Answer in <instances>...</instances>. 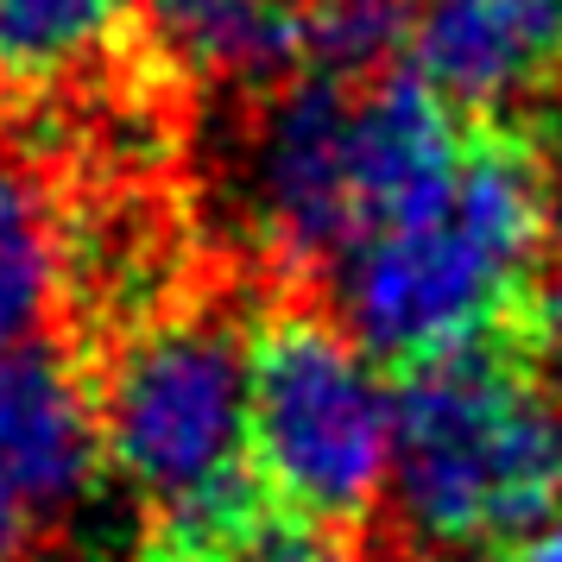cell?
<instances>
[{
	"label": "cell",
	"instance_id": "obj_7",
	"mask_svg": "<svg viewBox=\"0 0 562 562\" xmlns=\"http://www.w3.org/2000/svg\"><path fill=\"white\" fill-rule=\"evenodd\" d=\"M139 20L190 89L259 95L304 70V0H139Z\"/></svg>",
	"mask_w": 562,
	"mask_h": 562
},
{
	"label": "cell",
	"instance_id": "obj_3",
	"mask_svg": "<svg viewBox=\"0 0 562 562\" xmlns=\"http://www.w3.org/2000/svg\"><path fill=\"white\" fill-rule=\"evenodd\" d=\"M284 279L209 254L183 297L77 360L89 380L108 474L139 512L190 506L247 474V355L259 297Z\"/></svg>",
	"mask_w": 562,
	"mask_h": 562
},
{
	"label": "cell",
	"instance_id": "obj_4",
	"mask_svg": "<svg viewBox=\"0 0 562 562\" xmlns=\"http://www.w3.org/2000/svg\"><path fill=\"white\" fill-rule=\"evenodd\" d=\"M316 284H272L247 355V461L297 531L367 543L392 493V385Z\"/></svg>",
	"mask_w": 562,
	"mask_h": 562
},
{
	"label": "cell",
	"instance_id": "obj_9",
	"mask_svg": "<svg viewBox=\"0 0 562 562\" xmlns=\"http://www.w3.org/2000/svg\"><path fill=\"white\" fill-rule=\"evenodd\" d=\"M531 335H537V367H543V385L562 405V259L543 272L531 297Z\"/></svg>",
	"mask_w": 562,
	"mask_h": 562
},
{
	"label": "cell",
	"instance_id": "obj_8",
	"mask_svg": "<svg viewBox=\"0 0 562 562\" xmlns=\"http://www.w3.org/2000/svg\"><path fill=\"white\" fill-rule=\"evenodd\" d=\"M57 341V183L45 158L0 146V360Z\"/></svg>",
	"mask_w": 562,
	"mask_h": 562
},
{
	"label": "cell",
	"instance_id": "obj_1",
	"mask_svg": "<svg viewBox=\"0 0 562 562\" xmlns=\"http://www.w3.org/2000/svg\"><path fill=\"white\" fill-rule=\"evenodd\" d=\"M550 240L557 196L537 121L468 114L449 178L335 272L329 304L360 348L398 373L518 316L550 272Z\"/></svg>",
	"mask_w": 562,
	"mask_h": 562
},
{
	"label": "cell",
	"instance_id": "obj_2",
	"mask_svg": "<svg viewBox=\"0 0 562 562\" xmlns=\"http://www.w3.org/2000/svg\"><path fill=\"white\" fill-rule=\"evenodd\" d=\"M557 512L562 405L537 367L531 304L392 373L385 537L436 557H486Z\"/></svg>",
	"mask_w": 562,
	"mask_h": 562
},
{
	"label": "cell",
	"instance_id": "obj_12",
	"mask_svg": "<svg viewBox=\"0 0 562 562\" xmlns=\"http://www.w3.org/2000/svg\"><path fill=\"white\" fill-rule=\"evenodd\" d=\"M543 133V153H550V196H557V234H562V95L543 114H531Z\"/></svg>",
	"mask_w": 562,
	"mask_h": 562
},
{
	"label": "cell",
	"instance_id": "obj_14",
	"mask_svg": "<svg viewBox=\"0 0 562 562\" xmlns=\"http://www.w3.org/2000/svg\"><path fill=\"white\" fill-rule=\"evenodd\" d=\"M133 562H215V557H190V550H165V543H133Z\"/></svg>",
	"mask_w": 562,
	"mask_h": 562
},
{
	"label": "cell",
	"instance_id": "obj_10",
	"mask_svg": "<svg viewBox=\"0 0 562 562\" xmlns=\"http://www.w3.org/2000/svg\"><path fill=\"white\" fill-rule=\"evenodd\" d=\"M254 562H367V543H341V537H316V531L284 525Z\"/></svg>",
	"mask_w": 562,
	"mask_h": 562
},
{
	"label": "cell",
	"instance_id": "obj_13",
	"mask_svg": "<svg viewBox=\"0 0 562 562\" xmlns=\"http://www.w3.org/2000/svg\"><path fill=\"white\" fill-rule=\"evenodd\" d=\"M367 562H474V557H436V550H411V543H398V537L373 531L367 537Z\"/></svg>",
	"mask_w": 562,
	"mask_h": 562
},
{
	"label": "cell",
	"instance_id": "obj_5",
	"mask_svg": "<svg viewBox=\"0 0 562 562\" xmlns=\"http://www.w3.org/2000/svg\"><path fill=\"white\" fill-rule=\"evenodd\" d=\"M405 64L461 114H543L562 95V0H417Z\"/></svg>",
	"mask_w": 562,
	"mask_h": 562
},
{
	"label": "cell",
	"instance_id": "obj_11",
	"mask_svg": "<svg viewBox=\"0 0 562 562\" xmlns=\"http://www.w3.org/2000/svg\"><path fill=\"white\" fill-rule=\"evenodd\" d=\"M474 562H562V512L550 525H537L531 537H518L506 550H486V557H474Z\"/></svg>",
	"mask_w": 562,
	"mask_h": 562
},
{
	"label": "cell",
	"instance_id": "obj_6",
	"mask_svg": "<svg viewBox=\"0 0 562 562\" xmlns=\"http://www.w3.org/2000/svg\"><path fill=\"white\" fill-rule=\"evenodd\" d=\"M146 57L139 0H0V114L38 121Z\"/></svg>",
	"mask_w": 562,
	"mask_h": 562
}]
</instances>
